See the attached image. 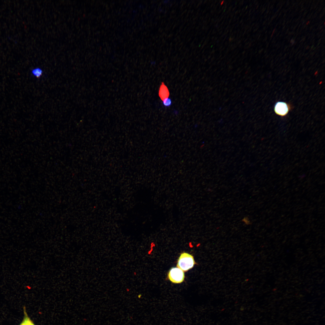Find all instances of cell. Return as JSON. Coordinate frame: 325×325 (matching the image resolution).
I'll return each instance as SVG.
<instances>
[{
  "instance_id": "cell-1",
  "label": "cell",
  "mask_w": 325,
  "mask_h": 325,
  "mask_svg": "<svg viewBox=\"0 0 325 325\" xmlns=\"http://www.w3.org/2000/svg\"><path fill=\"white\" fill-rule=\"evenodd\" d=\"M195 264L192 255L188 253L183 252L179 257L177 266L183 271L186 272L193 268Z\"/></svg>"
},
{
  "instance_id": "cell-2",
  "label": "cell",
  "mask_w": 325,
  "mask_h": 325,
  "mask_svg": "<svg viewBox=\"0 0 325 325\" xmlns=\"http://www.w3.org/2000/svg\"><path fill=\"white\" fill-rule=\"evenodd\" d=\"M168 277L169 280L175 283H179L182 282L184 278V271L177 267L172 268L169 270Z\"/></svg>"
},
{
  "instance_id": "cell-3",
  "label": "cell",
  "mask_w": 325,
  "mask_h": 325,
  "mask_svg": "<svg viewBox=\"0 0 325 325\" xmlns=\"http://www.w3.org/2000/svg\"><path fill=\"white\" fill-rule=\"evenodd\" d=\"M292 108L290 104L286 102L278 101L274 105V110L277 115L281 116H286Z\"/></svg>"
},
{
  "instance_id": "cell-4",
  "label": "cell",
  "mask_w": 325,
  "mask_h": 325,
  "mask_svg": "<svg viewBox=\"0 0 325 325\" xmlns=\"http://www.w3.org/2000/svg\"><path fill=\"white\" fill-rule=\"evenodd\" d=\"M159 95L162 101L166 98H169V90L166 86L163 83H162L159 88Z\"/></svg>"
},
{
  "instance_id": "cell-5",
  "label": "cell",
  "mask_w": 325,
  "mask_h": 325,
  "mask_svg": "<svg viewBox=\"0 0 325 325\" xmlns=\"http://www.w3.org/2000/svg\"><path fill=\"white\" fill-rule=\"evenodd\" d=\"M24 317L23 321L19 325H35L28 316L25 306L23 308Z\"/></svg>"
},
{
  "instance_id": "cell-6",
  "label": "cell",
  "mask_w": 325,
  "mask_h": 325,
  "mask_svg": "<svg viewBox=\"0 0 325 325\" xmlns=\"http://www.w3.org/2000/svg\"><path fill=\"white\" fill-rule=\"evenodd\" d=\"M32 74L34 76L39 78L42 75L43 71L39 67H37L32 69L31 71Z\"/></svg>"
},
{
  "instance_id": "cell-7",
  "label": "cell",
  "mask_w": 325,
  "mask_h": 325,
  "mask_svg": "<svg viewBox=\"0 0 325 325\" xmlns=\"http://www.w3.org/2000/svg\"><path fill=\"white\" fill-rule=\"evenodd\" d=\"M162 103L163 105L164 106L166 107H169L171 105L172 101L170 98H165L162 100Z\"/></svg>"
},
{
  "instance_id": "cell-8",
  "label": "cell",
  "mask_w": 325,
  "mask_h": 325,
  "mask_svg": "<svg viewBox=\"0 0 325 325\" xmlns=\"http://www.w3.org/2000/svg\"><path fill=\"white\" fill-rule=\"evenodd\" d=\"M222 2H221V5H222V3H223V2H224V1H223Z\"/></svg>"
}]
</instances>
